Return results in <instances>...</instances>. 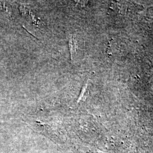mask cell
<instances>
[{"label": "cell", "mask_w": 153, "mask_h": 153, "mask_svg": "<svg viewBox=\"0 0 153 153\" xmlns=\"http://www.w3.org/2000/svg\"><path fill=\"white\" fill-rule=\"evenodd\" d=\"M69 47L70 52H71V59H72L74 53V51H75V44L73 42V37L71 36L69 39Z\"/></svg>", "instance_id": "obj_1"}]
</instances>
